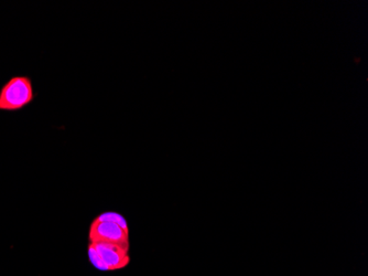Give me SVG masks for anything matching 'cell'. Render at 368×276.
<instances>
[{
  "instance_id": "1",
  "label": "cell",
  "mask_w": 368,
  "mask_h": 276,
  "mask_svg": "<svg viewBox=\"0 0 368 276\" xmlns=\"http://www.w3.org/2000/svg\"><path fill=\"white\" fill-rule=\"evenodd\" d=\"M35 97L29 77L11 78L0 90V111H20L31 104Z\"/></svg>"
},
{
  "instance_id": "2",
  "label": "cell",
  "mask_w": 368,
  "mask_h": 276,
  "mask_svg": "<svg viewBox=\"0 0 368 276\" xmlns=\"http://www.w3.org/2000/svg\"><path fill=\"white\" fill-rule=\"evenodd\" d=\"M90 243H112L129 249V230L123 229L113 222L93 220L89 229Z\"/></svg>"
},
{
  "instance_id": "3",
  "label": "cell",
  "mask_w": 368,
  "mask_h": 276,
  "mask_svg": "<svg viewBox=\"0 0 368 276\" xmlns=\"http://www.w3.org/2000/svg\"><path fill=\"white\" fill-rule=\"evenodd\" d=\"M92 244L95 247L96 251L99 252L109 271L124 269L131 262V258L128 254L129 249L127 248L121 247L117 244L102 243V242Z\"/></svg>"
},
{
  "instance_id": "4",
  "label": "cell",
  "mask_w": 368,
  "mask_h": 276,
  "mask_svg": "<svg viewBox=\"0 0 368 276\" xmlns=\"http://www.w3.org/2000/svg\"><path fill=\"white\" fill-rule=\"evenodd\" d=\"M94 220L99 222H113V223H116V225H121L123 229L129 230L128 229L127 220L125 219L123 215L118 213V212H103V213L97 216Z\"/></svg>"
},
{
  "instance_id": "5",
  "label": "cell",
  "mask_w": 368,
  "mask_h": 276,
  "mask_svg": "<svg viewBox=\"0 0 368 276\" xmlns=\"http://www.w3.org/2000/svg\"><path fill=\"white\" fill-rule=\"evenodd\" d=\"M87 255H89L90 261L96 269L99 270V271H109L105 262L103 261L99 252L96 251L95 247L92 243H90L89 247H87Z\"/></svg>"
}]
</instances>
